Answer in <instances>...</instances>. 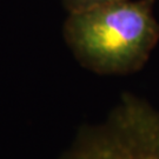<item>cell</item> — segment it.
Returning <instances> with one entry per match:
<instances>
[{
	"mask_svg": "<svg viewBox=\"0 0 159 159\" xmlns=\"http://www.w3.org/2000/svg\"><path fill=\"white\" fill-rule=\"evenodd\" d=\"M154 0H117L68 13L64 39L75 60L100 75L140 71L159 41Z\"/></svg>",
	"mask_w": 159,
	"mask_h": 159,
	"instance_id": "obj_1",
	"label": "cell"
},
{
	"mask_svg": "<svg viewBox=\"0 0 159 159\" xmlns=\"http://www.w3.org/2000/svg\"><path fill=\"white\" fill-rule=\"evenodd\" d=\"M58 159H159V110L123 92L102 120L80 126Z\"/></svg>",
	"mask_w": 159,
	"mask_h": 159,
	"instance_id": "obj_2",
	"label": "cell"
},
{
	"mask_svg": "<svg viewBox=\"0 0 159 159\" xmlns=\"http://www.w3.org/2000/svg\"><path fill=\"white\" fill-rule=\"evenodd\" d=\"M113 1L117 0H63V4L68 13H72V12L85 11L89 8H93Z\"/></svg>",
	"mask_w": 159,
	"mask_h": 159,
	"instance_id": "obj_3",
	"label": "cell"
}]
</instances>
